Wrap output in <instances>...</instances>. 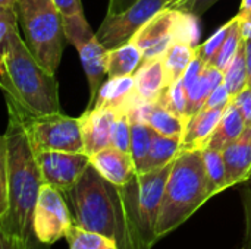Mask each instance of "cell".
<instances>
[{
	"instance_id": "83f0119b",
	"label": "cell",
	"mask_w": 251,
	"mask_h": 249,
	"mask_svg": "<svg viewBox=\"0 0 251 249\" xmlns=\"http://www.w3.org/2000/svg\"><path fill=\"white\" fill-rule=\"evenodd\" d=\"M131 125H132V138H131V156L134 158L135 163V169L137 173L140 172L150 145H151V138L154 131L144 122L140 119H131Z\"/></svg>"
},
{
	"instance_id": "d6986e66",
	"label": "cell",
	"mask_w": 251,
	"mask_h": 249,
	"mask_svg": "<svg viewBox=\"0 0 251 249\" xmlns=\"http://www.w3.org/2000/svg\"><path fill=\"white\" fill-rule=\"evenodd\" d=\"M222 153L228 169L229 188L247 181L251 175V123H247L241 136Z\"/></svg>"
},
{
	"instance_id": "8d00e7d4",
	"label": "cell",
	"mask_w": 251,
	"mask_h": 249,
	"mask_svg": "<svg viewBox=\"0 0 251 249\" xmlns=\"http://www.w3.org/2000/svg\"><path fill=\"white\" fill-rule=\"evenodd\" d=\"M231 101H232V95H231L228 87L225 85V82H222L210 94L204 107H207V109H226L231 104Z\"/></svg>"
},
{
	"instance_id": "1f68e13d",
	"label": "cell",
	"mask_w": 251,
	"mask_h": 249,
	"mask_svg": "<svg viewBox=\"0 0 251 249\" xmlns=\"http://www.w3.org/2000/svg\"><path fill=\"white\" fill-rule=\"evenodd\" d=\"M18 10L16 7H0V51H7L12 37L18 32Z\"/></svg>"
},
{
	"instance_id": "5b68a950",
	"label": "cell",
	"mask_w": 251,
	"mask_h": 249,
	"mask_svg": "<svg viewBox=\"0 0 251 249\" xmlns=\"http://www.w3.org/2000/svg\"><path fill=\"white\" fill-rule=\"evenodd\" d=\"M172 164L137 173L128 183L119 186L134 249H151L159 241L157 220Z\"/></svg>"
},
{
	"instance_id": "8fae6325",
	"label": "cell",
	"mask_w": 251,
	"mask_h": 249,
	"mask_svg": "<svg viewBox=\"0 0 251 249\" xmlns=\"http://www.w3.org/2000/svg\"><path fill=\"white\" fill-rule=\"evenodd\" d=\"M43 182L60 191L68 192L91 164L85 153L68 151H40L35 153Z\"/></svg>"
},
{
	"instance_id": "f35d334b",
	"label": "cell",
	"mask_w": 251,
	"mask_h": 249,
	"mask_svg": "<svg viewBox=\"0 0 251 249\" xmlns=\"http://www.w3.org/2000/svg\"><path fill=\"white\" fill-rule=\"evenodd\" d=\"M232 101L238 106V109L241 110L244 119L247 123H251V88L243 90L237 97L232 98Z\"/></svg>"
},
{
	"instance_id": "ac0fdd59",
	"label": "cell",
	"mask_w": 251,
	"mask_h": 249,
	"mask_svg": "<svg viewBox=\"0 0 251 249\" xmlns=\"http://www.w3.org/2000/svg\"><path fill=\"white\" fill-rule=\"evenodd\" d=\"M106 48L103 44L97 40V37H93L90 41L82 44L78 48L81 63L88 81V90H90V101L88 109L94 106V101L97 98V94L104 84V78L107 76L106 69Z\"/></svg>"
},
{
	"instance_id": "484cf974",
	"label": "cell",
	"mask_w": 251,
	"mask_h": 249,
	"mask_svg": "<svg viewBox=\"0 0 251 249\" xmlns=\"http://www.w3.org/2000/svg\"><path fill=\"white\" fill-rule=\"evenodd\" d=\"M201 153H203V160L206 166L209 188H210L212 197H215L229 188L228 169H226V163L224 158V153L221 150H213V148H203Z\"/></svg>"
},
{
	"instance_id": "d6a6232c",
	"label": "cell",
	"mask_w": 251,
	"mask_h": 249,
	"mask_svg": "<svg viewBox=\"0 0 251 249\" xmlns=\"http://www.w3.org/2000/svg\"><path fill=\"white\" fill-rule=\"evenodd\" d=\"M132 125L128 114H118L112 126V145L131 154Z\"/></svg>"
},
{
	"instance_id": "603a6c76",
	"label": "cell",
	"mask_w": 251,
	"mask_h": 249,
	"mask_svg": "<svg viewBox=\"0 0 251 249\" xmlns=\"http://www.w3.org/2000/svg\"><path fill=\"white\" fill-rule=\"evenodd\" d=\"M222 82H224V72L212 65H207L203 73L188 88H185L188 95V117L204 107L210 94Z\"/></svg>"
},
{
	"instance_id": "9a60e30c",
	"label": "cell",
	"mask_w": 251,
	"mask_h": 249,
	"mask_svg": "<svg viewBox=\"0 0 251 249\" xmlns=\"http://www.w3.org/2000/svg\"><path fill=\"white\" fill-rule=\"evenodd\" d=\"M226 109H207L203 107L185 122L184 134L181 138V151L203 150L215 132L219 120Z\"/></svg>"
},
{
	"instance_id": "4fadbf2b",
	"label": "cell",
	"mask_w": 251,
	"mask_h": 249,
	"mask_svg": "<svg viewBox=\"0 0 251 249\" xmlns=\"http://www.w3.org/2000/svg\"><path fill=\"white\" fill-rule=\"evenodd\" d=\"M144 100L140 98L135 90L134 76L107 78L101 85L93 107H106L118 114H129Z\"/></svg>"
},
{
	"instance_id": "44dd1931",
	"label": "cell",
	"mask_w": 251,
	"mask_h": 249,
	"mask_svg": "<svg viewBox=\"0 0 251 249\" xmlns=\"http://www.w3.org/2000/svg\"><path fill=\"white\" fill-rule=\"evenodd\" d=\"M247 126V122L238 109V106L231 101V104L226 107L224 112L222 119L219 120L215 132L212 134L210 139L207 141L204 148H213V150H221L224 151L229 144L237 141L241 134L244 132Z\"/></svg>"
},
{
	"instance_id": "cb8c5ba5",
	"label": "cell",
	"mask_w": 251,
	"mask_h": 249,
	"mask_svg": "<svg viewBox=\"0 0 251 249\" xmlns=\"http://www.w3.org/2000/svg\"><path fill=\"white\" fill-rule=\"evenodd\" d=\"M179 153H181V138L165 136V135L154 132L149 154L138 173L162 169L174 163V160L178 157Z\"/></svg>"
},
{
	"instance_id": "3957f363",
	"label": "cell",
	"mask_w": 251,
	"mask_h": 249,
	"mask_svg": "<svg viewBox=\"0 0 251 249\" xmlns=\"http://www.w3.org/2000/svg\"><path fill=\"white\" fill-rule=\"evenodd\" d=\"M63 195L74 225L113 239L119 249H134L121 189L104 179L93 164Z\"/></svg>"
},
{
	"instance_id": "836d02e7",
	"label": "cell",
	"mask_w": 251,
	"mask_h": 249,
	"mask_svg": "<svg viewBox=\"0 0 251 249\" xmlns=\"http://www.w3.org/2000/svg\"><path fill=\"white\" fill-rule=\"evenodd\" d=\"M229 25H231V22L228 21L207 41H204L201 45H197V56L201 57L207 65H212L213 66V62H215L219 50L222 48V44H224V41H225V38L228 35Z\"/></svg>"
},
{
	"instance_id": "7c38bea8",
	"label": "cell",
	"mask_w": 251,
	"mask_h": 249,
	"mask_svg": "<svg viewBox=\"0 0 251 249\" xmlns=\"http://www.w3.org/2000/svg\"><path fill=\"white\" fill-rule=\"evenodd\" d=\"M118 113L106 107H90L79 116L85 154L90 157L112 145V126Z\"/></svg>"
},
{
	"instance_id": "d4e9b609",
	"label": "cell",
	"mask_w": 251,
	"mask_h": 249,
	"mask_svg": "<svg viewBox=\"0 0 251 249\" xmlns=\"http://www.w3.org/2000/svg\"><path fill=\"white\" fill-rule=\"evenodd\" d=\"M197 56V47L188 43L176 41L174 43L166 53L162 56L165 68L168 70L171 82H175L184 76L188 66Z\"/></svg>"
},
{
	"instance_id": "ffe728a7",
	"label": "cell",
	"mask_w": 251,
	"mask_h": 249,
	"mask_svg": "<svg viewBox=\"0 0 251 249\" xmlns=\"http://www.w3.org/2000/svg\"><path fill=\"white\" fill-rule=\"evenodd\" d=\"M53 3L62 16L68 43H71L76 50L96 37V32H93L87 22L81 0H53Z\"/></svg>"
},
{
	"instance_id": "e0dca14e",
	"label": "cell",
	"mask_w": 251,
	"mask_h": 249,
	"mask_svg": "<svg viewBox=\"0 0 251 249\" xmlns=\"http://www.w3.org/2000/svg\"><path fill=\"white\" fill-rule=\"evenodd\" d=\"M128 116L129 119L144 120L154 132L160 135L182 138L185 122L179 116L172 113L169 109L162 106L159 101H144L137 109H134Z\"/></svg>"
},
{
	"instance_id": "7402d4cb",
	"label": "cell",
	"mask_w": 251,
	"mask_h": 249,
	"mask_svg": "<svg viewBox=\"0 0 251 249\" xmlns=\"http://www.w3.org/2000/svg\"><path fill=\"white\" fill-rule=\"evenodd\" d=\"M143 60V51L132 41H128L116 48H110L106 51L107 78L134 76Z\"/></svg>"
},
{
	"instance_id": "5bb4252c",
	"label": "cell",
	"mask_w": 251,
	"mask_h": 249,
	"mask_svg": "<svg viewBox=\"0 0 251 249\" xmlns=\"http://www.w3.org/2000/svg\"><path fill=\"white\" fill-rule=\"evenodd\" d=\"M90 160L96 170L116 186H124L137 175L132 156L113 145L96 153Z\"/></svg>"
},
{
	"instance_id": "f546056e",
	"label": "cell",
	"mask_w": 251,
	"mask_h": 249,
	"mask_svg": "<svg viewBox=\"0 0 251 249\" xmlns=\"http://www.w3.org/2000/svg\"><path fill=\"white\" fill-rule=\"evenodd\" d=\"M231 25H229V31H228V35L222 44V48L219 50L215 62H213V66L218 68L219 70H225L228 68V65L231 63V60L235 57V54L238 53V50L241 48L243 45V34H241V28H240V21L238 18H232L231 21Z\"/></svg>"
},
{
	"instance_id": "60d3db41",
	"label": "cell",
	"mask_w": 251,
	"mask_h": 249,
	"mask_svg": "<svg viewBox=\"0 0 251 249\" xmlns=\"http://www.w3.org/2000/svg\"><path fill=\"white\" fill-rule=\"evenodd\" d=\"M137 0H109V6H107V13L106 15H116L121 13L124 10H126L128 7H131Z\"/></svg>"
},
{
	"instance_id": "52a82bcc",
	"label": "cell",
	"mask_w": 251,
	"mask_h": 249,
	"mask_svg": "<svg viewBox=\"0 0 251 249\" xmlns=\"http://www.w3.org/2000/svg\"><path fill=\"white\" fill-rule=\"evenodd\" d=\"M197 19V16L176 7H166L156 13L131 41L143 51L144 59L162 57L176 41L197 47L200 34Z\"/></svg>"
},
{
	"instance_id": "74e56055",
	"label": "cell",
	"mask_w": 251,
	"mask_h": 249,
	"mask_svg": "<svg viewBox=\"0 0 251 249\" xmlns=\"http://www.w3.org/2000/svg\"><path fill=\"white\" fill-rule=\"evenodd\" d=\"M216 1L219 0H181L174 7L184 10L187 13H191L197 18H200L204 12H207Z\"/></svg>"
},
{
	"instance_id": "f1b7e54d",
	"label": "cell",
	"mask_w": 251,
	"mask_h": 249,
	"mask_svg": "<svg viewBox=\"0 0 251 249\" xmlns=\"http://www.w3.org/2000/svg\"><path fill=\"white\" fill-rule=\"evenodd\" d=\"M224 82L228 87L232 98L247 88V63H246L244 43L238 50V53L235 54V57L228 65V68L224 70Z\"/></svg>"
},
{
	"instance_id": "b9f144b4",
	"label": "cell",
	"mask_w": 251,
	"mask_h": 249,
	"mask_svg": "<svg viewBox=\"0 0 251 249\" xmlns=\"http://www.w3.org/2000/svg\"><path fill=\"white\" fill-rule=\"evenodd\" d=\"M244 51H246V63H247V87L251 88V40L244 38Z\"/></svg>"
},
{
	"instance_id": "8992f818",
	"label": "cell",
	"mask_w": 251,
	"mask_h": 249,
	"mask_svg": "<svg viewBox=\"0 0 251 249\" xmlns=\"http://www.w3.org/2000/svg\"><path fill=\"white\" fill-rule=\"evenodd\" d=\"M16 10L28 48L38 63L54 75L68 41L56 4L53 0H18Z\"/></svg>"
},
{
	"instance_id": "d590c367",
	"label": "cell",
	"mask_w": 251,
	"mask_h": 249,
	"mask_svg": "<svg viewBox=\"0 0 251 249\" xmlns=\"http://www.w3.org/2000/svg\"><path fill=\"white\" fill-rule=\"evenodd\" d=\"M46 245L38 241H24L7 232L0 230V249H43Z\"/></svg>"
},
{
	"instance_id": "4316f807",
	"label": "cell",
	"mask_w": 251,
	"mask_h": 249,
	"mask_svg": "<svg viewBox=\"0 0 251 249\" xmlns=\"http://www.w3.org/2000/svg\"><path fill=\"white\" fill-rule=\"evenodd\" d=\"M65 239L69 249H119L113 239L96 232L81 229L76 225L71 226Z\"/></svg>"
},
{
	"instance_id": "9c48e42d",
	"label": "cell",
	"mask_w": 251,
	"mask_h": 249,
	"mask_svg": "<svg viewBox=\"0 0 251 249\" xmlns=\"http://www.w3.org/2000/svg\"><path fill=\"white\" fill-rule=\"evenodd\" d=\"M166 7H169L166 0H137L121 13L106 15L96 37L106 50L116 48L131 41L156 13Z\"/></svg>"
},
{
	"instance_id": "bcb514c9",
	"label": "cell",
	"mask_w": 251,
	"mask_h": 249,
	"mask_svg": "<svg viewBox=\"0 0 251 249\" xmlns=\"http://www.w3.org/2000/svg\"><path fill=\"white\" fill-rule=\"evenodd\" d=\"M238 249H244V247H243V248H238Z\"/></svg>"
},
{
	"instance_id": "e575fe53",
	"label": "cell",
	"mask_w": 251,
	"mask_h": 249,
	"mask_svg": "<svg viewBox=\"0 0 251 249\" xmlns=\"http://www.w3.org/2000/svg\"><path fill=\"white\" fill-rule=\"evenodd\" d=\"M241 200L244 208V222H246V235H244V249H251V175L247 181L243 182Z\"/></svg>"
},
{
	"instance_id": "ee69618b",
	"label": "cell",
	"mask_w": 251,
	"mask_h": 249,
	"mask_svg": "<svg viewBox=\"0 0 251 249\" xmlns=\"http://www.w3.org/2000/svg\"><path fill=\"white\" fill-rule=\"evenodd\" d=\"M246 9H251V0H241L240 10H246Z\"/></svg>"
},
{
	"instance_id": "30bf717a",
	"label": "cell",
	"mask_w": 251,
	"mask_h": 249,
	"mask_svg": "<svg viewBox=\"0 0 251 249\" xmlns=\"http://www.w3.org/2000/svg\"><path fill=\"white\" fill-rule=\"evenodd\" d=\"M74 225L65 195L50 185H43L32 216V232L35 239L49 247L62 238Z\"/></svg>"
},
{
	"instance_id": "4dcf8cb0",
	"label": "cell",
	"mask_w": 251,
	"mask_h": 249,
	"mask_svg": "<svg viewBox=\"0 0 251 249\" xmlns=\"http://www.w3.org/2000/svg\"><path fill=\"white\" fill-rule=\"evenodd\" d=\"M162 106L169 109L172 113L179 116L184 122L188 119V95L182 78L172 82L157 100Z\"/></svg>"
},
{
	"instance_id": "277c9868",
	"label": "cell",
	"mask_w": 251,
	"mask_h": 249,
	"mask_svg": "<svg viewBox=\"0 0 251 249\" xmlns=\"http://www.w3.org/2000/svg\"><path fill=\"white\" fill-rule=\"evenodd\" d=\"M212 198L201 150L181 151L174 160L157 220V238L184 225Z\"/></svg>"
},
{
	"instance_id": "f6af8a7d",
	"label": "cell",
	"mask_w": 251,
	"mask_h": 249,
	"mask_svg": "<svg viewBox=\"0 0 251 249\" xmlns=\"http://www.w3.org/2000/svg\"><path fill=\"white\" fill-rule=\"evenodd\" d=\"M166 1H168V6H169V7H174V6H175L178 1H181V0H166Z\"/></svg>"
},
{
	"instance_id": "2e32d148",
	"label": "cell",
	"mask_w": 251,
	"mask_h": 249,
	"mask_svg": "<svg viewBox=\"0 0 251 249\" xmlns=\"http://www.w3.org/2000/svg\"><path fill=\"white\" fill-rule=\"evenodd\" d=\"M135 90L141 100L157 101L163 91L172 84L162 57L144 59L134 73Z\"/></svg>"
},
{
	"instance_id": "7bdbcfd3",
	"label": "cell",
	"mask_w": 251,
	"mask_h": 249,
	"mask_svg": "<svg viewBox=\"0 0 251 249\" xmlns=\"http://www.w3.org/2000/svg\"><path fill=\"white\" fill-rule=\"evenodd\" d=\"M18 0H0V7H16Z\"/></svg>"
},
{
	"instance_id": "7a4b0ae2",
	"label": "cell",
	"mask_w": 251,
	"mask_h": 249,
	"mask_svg": "<svg viewBox=\"0 0 251 249\" xmlns=\"http://www.w3.org/2000/svg\"><path fill=\"white\" fill-rule=\"evenodd\" d=\"M0 84L9 110L24 120L62 113L57 81L34 57L19 31L0 56Z\"/></svg>"
},
{
	"instance_id": "6da1fadb",
	"label": "cell",
	"mask_w": 251,
	"mask_h": 249,
	"mask_svg": "<svg viewBox=\"0 0 251 249\" xmlns=\"http://www.w3.org/2000/svg\"><path fill=\"white\" fill-rule=\"evenodd\" d=\"M43 185L25 123L9 110V123L0 142V230L24 241H37L32 216Z\"/></svg>"
},
{
	"instance_id": "ba28073f",
	"label": "cell",
	"mask_w": 251,
	"mask_h": 249,
	"mask_svg": "<svg viewBox=\"0 0 251 249\" xmlns=\"http://www.w3.org/2000/svg\"><path fill=\"white\" fill-rule=\"evenodd\" d=\"M24 123L35 153H85L78 117L65 116L63 113H54L49 116L25 119Z\"/></svg>"
},
{
	"instance_id": "ab89813d",
	"label": "cell",
	"mask_w": 251,
	"mask_h": 249,
	"mask_svg": "<svg viewBox=\"0 0 251 249\" xmlns=\"http://www.w3.org/2000/svg\"><path fill=\"white\" fill-rule=\"evenodd\" d=\"M237 18L240 21V28H241L243 38L251 40V9L240 10Z\"/></svg>"
}]
</instances>
